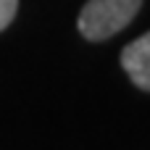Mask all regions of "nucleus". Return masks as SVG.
Listing matches in <instances>:
<instances>
[{
  "label": "nucleus",
  "instance_id": "2",
  "mask_svg": "<svg viewBox=\"0 0 150 150\" xmlns=\"http://www.w3.org/2000/svg\"><path fill=\"white\" fill-rule=\"evenodd\" d=\"M121 66L140 90L150 92V32L132 40L121 50Z\"/></svg>",
  "mask_w": 150,
  "mask_h": 150
},
{
  "label": "nucleus",
  "instance_id": "1",
  "mask_svg": "<svg viewBox=\"0 0 150 150\" xmlns=\"http://www.w3.org/2000/svg\"><path fill=\"white\" fill-rule=\"evenodd\" d=\"M140 8L142 0H87L76 18L79 34H84L92 42L108 40L124 26H129Z\"/></svg>",
  "mask_w": 150,
  "mask_h": 150
},
{
  "label": "nucleus",
  "instance_id": "3",
  "mask_svg": "<svg viewBox=\"0 0 150 150\" xmlns=\"http://www.w3.org/2000/svg\"><path fill=\"white\" fill-rule=\"evenodd\" d=\"M16 11H18V0H0V32L13 21Z\"/></svg>",
  "mask_w": 150,
  "mask_h": 150
}]
</instances>
